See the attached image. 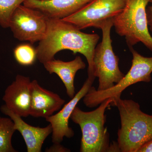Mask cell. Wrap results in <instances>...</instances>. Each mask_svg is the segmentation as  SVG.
I'll list each match as a JSON object with an SVG mask.
<instances>
[{
    "label": "cell",
    "mask_w": 152,
    "mask_h": 152,
    "mask_svg": "<svg viewBox=\"0 0 152 152\" xmlns=\"http://www.w3.org/2000/svg\"><path fill=\"white\" fill-rule=\"evenodd\" d=\"M113 98L104 101L94 110L85 112L76 106L72 113L70 119L80 126L82 136L81 152H111L110 136L105 127L106 110L113 106Z\"/></svg>",
    "instance_id": "3"
},
{
    "label": "cell",
    "mask_w": 152,
    "mask_h": 152,
    "mask_svg": "<svg viewBox=\"0 0 152 152\" xmlns=\"http://www.w3.org/2000/svg\"><path fill=\"white\" fill-rule=\"evenodd\" d=\"M10 118L0 116V152H16L12 145L13 135L15 132Z\"/></svg>",
    "instance_id": "15"
},
{
    "label": "cell",
    "mask_w": 152,
    "mask_h": 152,
    "mask_svg": "<svg viewBox=\"0 0 152 152\" xmlns=\"http://www.w3.org/2000/svg\"><path fill=\"white\" fill-rule=\"evenodd\" d=\"M48 19L41 11L21 4L13 13L9 28L16 39L32 45L45 37Z\"/></svg>",
    "instance_id": "8"
},
{
    "label": "cell",
    "mask_w": 152,
    "mask_h": 152,
    "mask_svg": "<svg viewBox=\"0 0 152 152\" xmlns=\"http://www.w3.org/2000/svg\"><path fill=\"white\" fill-rule=\"evenodd\" d=\"M132 54V64L127 74L113 87L105 91H99L92 86L83 99L85 105L94 108L109 98L121 97L128 87L139 82L148 83L151 80L152 57H145L130 48Z\"/></svg>",
    "instance_id": "5"
},
{
    "label": "cell",
    "mask_w": 152,
    "mask_h": 152,
    "mask_svg": "<svg viewBox=\"0 0 152 152\" xmlns=\"http://www.w3.org/2000/svg\"><path fill=\"white\" fill-rule=\"evenodd\" d=\"M93 0H26L24 5L41 11L49 18L62 19L77 12Z\"/></svg>",
    "instance_id": "13"
},
{
    "label": "cell",
    "mask_w": 152,
    "mask_h": 152,
    "mask_svg": "<svg viewBox=\"0 0 152 152\" xmlns=\"http://www.w3.org/2000/svg\"><path fill=\"white\" fill-rule=\"evenodd\" d=\"M99 39L97 34L83 32L62 19L48 18L46 34L36 48L37 59L43 64L54 59L56 54L63 50L81 54L86 57L88 64V78L94 81L93 58Z\"/></svg>",
    "instance_id": "1"
},
{
    "label": "cell",
    "mask_w": 152,
    "mask_h": 152,
    "mask_svg": "<svg viewBox=\"0 0 152 152\" xmlns=\"http://www.w3.org/2000/svg\"><path fill=\"white\" fill-rule=\"evenodd\" d=\"M126 0H93L72 15L62 19L79 29L90 27L101 29L108 21L122 11Z\"/></svg>",
    "instance_id": "7"
},
{
    "label": "cell",
    "mask_w": 152,
    "mask_h": 152,
    "mask_svg": "<svg viewBox=\"0 0 152 152\" xmlns=\"http://www.w3.org/2000/svg\"><path fill=\"white\" fill-rule=\"evenodd\" d=\"M113 19L106 22L101 29L102 39L94 50L93 62L94 76L99 78L97 90L109 89L121 81L125 75L120 70L119 58L114 53L110 33Z\"/></svg>",
    "instance_id": "6"
},
{
    "label": "cell",
    "mask_w": 152,
    "mask_h": 152,
    "mask_svg": "<svg viewBox=\"0 0 152 152\" xmlns=\"http://www.w3.org/2000/svg\"><path fill=\"white\" fill-rule=\"evenodd\" d=\"M26 0H0V26L9 28L11 16L15 10Z\"/></svg>",
    "instance_id": "17"
},
{
    "label": "cell",
    "mask_w": 152,
    "mask_h": 152,
    "mask_svg": "<svg viewBox=\"0 0 152 152\" xmlns=\"http://www.w3.org/2000/svg\"><path fill=\"white\" fill-rule=\"evenodd\" d=\"M151 5L147 8L146 14L148 26H149L150 30L152 31V0L151 2Z\"/></svg>",
    "instance_id": "19"
},
{
    "label": "cell",
    "mask_w": 152,
    "mask_h": 152,
    "mask_svg": "<svg viewBox=\"0 0 152 152\" xmlns=\"http://www.w3.org/2000/svg\"><path fill=\"white\" fill-rule=\"evenodd\" d=\"M31 94L30 115L34 118L50 116L65 103L58 94L41 87L36 80L31 83Z\"/></svg>",
    "instance_id": "12"
},
{
    "label": "cell",
    "mask_w": 152,
    "mask_h": 152,
    "mask_svg": "<svg viewBox=\"0 0 152 152\" xmlns=\"http://www.w3.org/2000/svg\"><path fill=\"white\" fill-rule=\"evenodd\" d=\"M94 82L87 79L81 88L59 111L46 118V121L52 126V142L53 143H61L65 137L71 138L75 135L73 130L69 126V120L75 107L88 92Z\"/></svg>",
    "instance_id": "9"
},
{
    "label": "cell",
    "mask_w": 152,
    "mask_h": 152,
    "mask_svg": "<svg viewBox=\"0 0 152 152\" xmlns=\"http://www.w3.org/2000/svg\"><path fill=\"white\" fill-rule=\"evenodd\" d=\"M137 152H152V140L142 145Z\"/></svg>",
    "instance_id": "20"
},
{
    "label": "cell",
    "mask_w": 152,
    "mask_h": 152,
    "mask_svg": "<svg viewBox=\"0 0 152 152\" xmlns=\"http://www.w3.org/2000/svg\"><path fill=\"white\" fill-rule=\"evenodd\" d=\"M71 151L63 146L61 143H53V145L46 150L47 152H69Z\"/></svg>",
    "instance_id": "18"
},
{
    "label": "cell",
    "mask_w": 152,
    "mask_h": 152,
    "mask_svg": "<svg viewBox=\"0 0 152 152\" xmlns=\"http://www.w3.org/2000/svg\"><path fill=\"white\" fill-rule=\"evenodd\" d=\"M32 44L24 43L17 46L14 50L15 59L19 64L30 66L34 64L37 59L36 49Z\"/></svg>",
    "instance_id": "16"
},
{
    "label": "cell",
    "mask_w": 152,
    "mask_h": 152,
    "mask_svg": "<svg viewBox=\"0 0 152 152\" xmlns=\"http://www.w3.org/2000/svg\"><path fill=\"white\" fill-rule=\"evenodd\" d=\"M31 83L29 77L18 75L6 88L3 97L7 107L22 117L30 115Z\"/></svg>",
    "instance_id": "10"
},
{
    "label": "cell",
    "mask_w": 152,
    "mask_h": 152,
    "mask_svg": "<svg viewBox=\"0 0 152 152\" xmlns=\"http://www.w3.org/2000/svg\"><path fill=\"white\" fill-rule=\"evenodd\" d=\"M43 65L49 73L56 74L59 77L65 86L68 96L72 99L76 94L74 83L76 74L80 70L86 67V64L82 58L78 56L75 59L68 62L53 59Z\"/></svg>",
    "instance_id": "14"
},
{
    "label": "cell",
    "mask_w": 152,
    "mask_h": 152,
    "mask_svg": "<svg viewBox=\"0 0 152 152\" xmlns=\"http://www.w3.org/2000/svg\"><path fill=\"white\" fill-rule=\"evenodd\" d=\"M151 0H126L122 11L113 19L117 34L124 37L128 46L142 42L152 52V37L148 30L146 10Z\"/></svg>",
    "instance_id": "4"
},
{
    "label": "cell",
    "mask_w": 152,
    "mask_h": 152,
    "mask_svg": "<svg viewBox=\"0 0 152 152\" xmlns=\"http://www.w3.org/2000/svg\"><path fill=\"white\" fill-rule=\"evenodd\" d=\"M1 112L12 120L15 131L20 133L23 138L28 152H41L44 142L53 132L51 125L45 127L31 126L25 122L22 117L11 110L5 104L1 107Z\"/></svg>",
    "instance_id": "11"
},
{
    "label": "cell",
    "mask_w": 152,
    "mask_h": 152,
    "mask_svg": "<svg viewBox=\"0 0 152 152\" xmlns=\"http://www.w3.org/2000/svg\"><path fill=\"white\" fill-rule=\"evenodd\" d=\"M113 106L118 108L121 118L117 142L119 152H137L152 140V115L142 111L133 100L116 98Z\"/></svg>",
    "instance_id": "2"
}]
</instances>
